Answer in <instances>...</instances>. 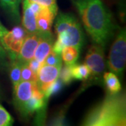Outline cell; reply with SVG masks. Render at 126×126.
Returning a JSON list of instances; mask_svg holds the SVG:
<instances>
[{
    "label": "cell",
    "instance_id": "obj_1",
    "mask_svg": "<svg viewBox=\"0 0 126 126\" xmlns=\"http://www.w3.org/2000/svg\"><path fill=\"white\" fill-rule=\"evenodd\" d=\"M76 8L86 32L94 44L105 48L116 27L112 15L102 0H71Z\"/></svg>",
    "mask_w": 126,
    "mask_h": 126
},
{
    "label": "cell",
    "instance_id": "obj_2",
    "mask_svg": "<svg viewBox=\"0 0 126 126\" xmlns=\"http://www.w3.org/2000/svg\"><path fill=\"white\" fill-rule=\"evenodd\" d=\"M126 123V99L124 93L109 94L86 115L82 126H123Z\"/></svg>",
    "mask_w": 126,
    "mask_h": 126
},
{
    "label": "cell",
    "instance_id": "obj_3",
    "mask_svg": "<svg viewBox=\"0 0 126 126\" xmlns=\"http://www.w3.org/2000/svg\"><path fill=\"white\" fill-rule=\"evenodd\" d=\"M55 32L57 40L64 46H73L81 49L84 43L83 29L77 18L72 14L60 12L56 15Z\"/></svg>",
    "mask_w": 126,
    "mask_h": 126
},
{
    "label": "cell",
    "instance_id": "obj_4",
    "mask_svg": "<svg viewBox=\"0 0 126 126\" xmlns=\"http://www.w3.org/2000/svg\"><path fill=\"white\" fill-rule=\"evenodd\" d=\"M126 29H121L117 33L109 51L107 60L108 69L122 79L126 67Z\"/></svg>",
    "mask_w": 126,
    "mask_h": 126
},
{
    "label": "cell",
    "instance_id": "obj_5",
    "mask_svg": "<svg viewBox=\"0 0 126 126\" xmlns=\"http://www.w3.org/2000/svg\"><path fill=\"white\" fill-rule=\"evenodd\" d=\"M104 48L102 46L93 44L89 48L85 58V64L90 71L91 80L102 83V77L106 69Z\"/></svg>",
    "mask_w": 126,
    "mask_h": 126
},
{
    "label": "cell",
    "instance_id": "obj_6",
    "mask_svg": "<svg viewBox=\"0 0 126 126\" xmlns=\"http://www.w3.org/2000/svg\"><path fill=\"white\" fill-rule=\"evenodd\" d=\"M27 32L19 25H16L12 30L8 32L3 37L1 44L9 54L10 61L16 59V56L20 49Z\"/></svg>",
    "mask_w": 126,
    "mask_h": 126
},
{
    "label": "cell",
    "instance_id": "obj_7",
    "mask_svg": "<svg viewBox=\"0 0 126 126\" xmlns=\"http://www.w3.org/2000/svg\"><path fill=\"white\" fill-rule=\"evenodd\" d=\"M36 86V82L20 81L18 84L13 87L14 104L21 117Z\"/></svg>",
    "mask_w": 126,
    "mask_h": 126
},
{
    "label": "cell",
    "instance_id": "obj_8",
    "mask_svg": "<svg viewBox=\"0 0 126 126\" xmlns=\"http://www.w3.org/2000/svg\"><path fill=\"white\" fill-rule=\"evenodd\" d=\"M61 67L41 64L36 74V84L43 93L58 79Z\"/></svg>",
    "mask_w": 126,
    "mask_h": 126
},
{
    "label": "cell",
    "instance_id": "obj_9",
    "mask_svg": "<svg viewBox=\"0 0 126 126\" xmlns=\"http://www.w3.org/2000/svg\"><path fill=\"white\" fill-rule=\"evenodd\" d=\"M40 39L41 35L39 33L27 34L16 56V60L19 63L22 64H27L34 58L35 50Z\"/></svg>",
    "mask_w": 126,
    "mask_h": 126
},
{
    "label": "cell",
    "instance_id": "obj_10",
    "mask_svg": "<svg viewBox=\"0 0 126 126\" xmlns=\"http://www.w3.org/2000/svg\"><path fill=\"white\" fill-rule=\"evenodd\" d=\"M56 15L48 8L41 6L36 14V27L39 34L51 33V27Z\"/></svg>",
    "mask_w": 126,
    "mask_h": 126
},
{
    "label": "cell",
    "instance_id": "obj_11",
    "mask_svg": "<svg viewBox=\"0 0 126 126\" xmlns=\"http://www.w3.org/2000/svg\"><path fill=\"white\" fill-rule=\"evenodd\" d=\"M23 4V28L27 34L38 33L36 27V12L31 8L28 0H22Z\"/></svg>",
    "mask_w": 126,
    "mask_h": 126
},
{
    "label": "cell",
    "instance_id": "obj_12",
    "mask_svg": "<svg viewBox=\"0 0 126 126\" xmlns=\"http://www.w3.org/2000/svg\"><path fill=\"white\" fill-rule=\"evenodd\" d=\"M41 39L36 46L34 58L43 63L47 55L51 51L54 43V36L52 33L40 34Z\"/></svg>",
    "mask_w": 126,
    "mask_h": 126
},
{
    "label": "cell",
    "instance_id": "obj_13",
    "mask_svg": "<svg viewBox=\"0 0 126 126\" xmlns=\"http://www.w3.org/2000/svg\"><path fill=\"white\" fill-rule=\"evenodd\" d=\"M22 0H0V6L10 20L16 25L20 22V6Z\"/></svg>",
    "mask_w": 126,
    "mask_h": 126
},
{
    "label": "cell",
    "instance_id": "obj_14",
    "mask_svg": "<svg viewBox=\"0 0 126 126\" xmlns=\"http://www.w3.org/2000/svg\"><path fill=\"white\" fill-rule=\"evenodd\" d=\"M102 78L108 93L117 94L121 91V83L120 82L119 78L115 74L111 72H104Z\"/></svg>",
    "mask_w": 126,
    "mask_h": 126
},
{
    "label": "cell",
    "instance_id": "obj_15",
    "mask_svg": "<svg viewBox=\"0 0 126 126\" xmlns=\"http://www.w3.org/2000/svg\"><path fill=\"white\" fill-rule=\"evenodd\" d=\"M81 49L78 47L73 46H64L61 51L62 60L65 64L72 65L77 63V60L79 57Z\"/></svg>",
    "mask_w": 126,
    "mask_h": 126
},
{
    "label": "cell",
    "instance_id": "obj_16",
    "mask_svg": "<svg viewBox=\"0 0 126 126\" xmlns=\"http://www.w3.org/2000/svg\"><path fill=\"white\" fill-rule=\"evenodd\" d=\"M73 78L77 80L86 81L90 77V71L86 64H74L72 65Z\"/></svg>",
    "mask_w": 126,
    "mask_h": 126
},
{
    "label": "cell",
    "instance_id": "obj_17",
    "mask_svg": "<svg viewBox=\"0 0 126 126\" xmlns=\"http://www.w3.org/2000/svg\"><path fill=\"white\" fill-rule=\"evenodd\" d=\"M21 67H22V64L19 63L16 59L10 61L9 71L13 87L16 86L21 81L20 79Z\"/></svg>",
    "mask_w": 126,
    "mask_h": 126
},
{
    "label": "cell",
    "instance_id": "obj_18",
    "mask_svg": "<svg viewBox=\"0 0 126 126\" xmlns=\"http://www.w3.org/2000/svg\"><path fill=\"white\" fill-rule=\"evenodd\" d=\"M59 79L63 82V84L65 85L69 84L73 81L74 78L72 76V65H68L65 64L64 66L62 65L60 72Z\"/></svg>",
    "mask_w": 126,
    "mask_h": 126
},
{
    "label": "cell",
    "instance_id": "obj_19",
    "mask_svg": "<svg viewBox=\"0 0 126 126\" xmlns=\"http://www.w3.org/2000/svg\"><path fill=\"white\" fill-rule=\"evenodd\" d=\"M21 81H32V82H36V73L33 72L27 64H22L21 67V74H20Z\"/></svg>",
    "mask_w": 126,
    "mask_h": 126
},
{
    "label": "cell",
    "instance_id": "obj_20",
    "mask_svg": "<svg viewBox=\"0 0 126 126\" xmlns=\"http://www.w3.org/2000/svg\"><path fill=\"white\" fill-rule=\"evenodd\" d=\"M46 64L49 65H54V66H62L63 62H62V58L61 55L55 52L54 50H51L47 57L44 60V63Z\"/></svg>",
    "mask_w": 126,
    "mask_h": 126
},
{
    "label": "cell",
    "instance_id": "obj_21",
    "mask_svg": "<svg viewBox=\"0 0 126 126\" xmlns=\"http://www.w3.org/2000/svg\"><path fill=\"white\" fill-rule=\"evenodd\" d=\"M14 120L11 115L0 104V126H11Z\"/></svg>",
    "mask_w": 126,
    "mask_h": 126
},
{
    "label": "cell",
    "instance_id": "obj_22",
    "mask_svg": "<svg viewBox=\"0 0 126 126\" xmlns=\"http://www.w3.org/2000/svg\"><path fill=\"white\" fill-rule=\"evenodd\" d=\"M10 58L7 51L0 43V69L2 71H9Z\"/></svg>",
    "mask_w": 126,
    "mask_h": 126
},
{
    "label": "cell",
    "instance_id": "obj_23",
    "mask_svg": "<svg viewBox=\"0 0 126 126\" xmlns=\"http://www.w3.org/2000/svg\"><path fill=\"white\" fill-rule=\"evenodd\" d=\"M63 82L60 81V79H58L56 81L53 82L50 86L44 91V94L45 96L48 99L50 96L56 94L57 93H58L62 89L63 87Z\"/></svg>",
    "mask_w": 126,
    "mask_h": 126
},
{
    "label": "cell",
    "instance_id": "obj_24",
    "mask_svg": "<svg viewBox=\"0 0 126 126\" xmlns=\"http://www.w3.org/2000/svg\"><path fill=\"white\" fill-rule=\"evenodd\" d=\"M30 2H34L41 6L47 7L55 14H58V5L56 0H28Z\"/></svg>",
    "mask_w": 126,
    "mask_h": 126
},
{
    "label": "cell",
    "instance_id": "obj_25",
    "mask_svg": "<svg viewBox=\"0 0 126 126\" xmlns=\"http://www.w3.org/2000/svg\"><path fill=\"white\" fill-rule=\"evenodd\" d=\"M41 64H42V63H39V61H37L36 59L34 58L32 59L31 60L27 63V64H28V66L30 67V68L34 72V73H36V74H37V72H38L39 69L40 67V66L41 65Z\"/></svg>",
    "mask_w": 126,
    "mask_h": 126
},
{
    "label": "cell",
    "instance_id": "obj_26",
    "mask_svg": "<svg viewBox=\"0 0 126 126\" xmlns=\"http://www.w3.org/2000/svg\"><path fill=\"white\" fill-rule=\"evenodd\" d=\"M8 30L2 25V23H1L0 21V43L1 44V41L3 39V37L4 36V35L8 32ZM2 45V44H1Z\"/></svg>",
    "mask_w": 126,
    "mask_h": 126
},
{
    "label": "cell",
    "instance_id": "obj_27",
    "mask_svg": "<svg viewBox=\"0 0 126 126\" xmlns=\"http://www.w3.org/2000/svg\"><path fill=\"white\" fill-rule=\"evenodd\" d=\"M3 99V94H2V92L1 90V88H0V101H1Z\"/></svg>",
    "mask_w": 126,
    "mask_h": 126
}]
</instances>
